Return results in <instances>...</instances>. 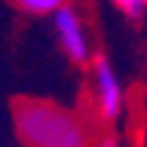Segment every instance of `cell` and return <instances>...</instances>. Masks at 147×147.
Instances as JSON below:
<instances>
[{
    "label": "cell",
    "mask_w": 147,
    "mask_h": 147,
    "mask_svg": "<svg viewBox=\"0 0 147 147\" xmlns=\"http://www.w3.org/2000/svg\"><path fill=\"white\" fill-rule=\"evenodd\" d=\"M12 123L25 147H92V132L74 110L43 98L16 101Z\"/></svg>",
    "instance_id": "6da1fadb"
},
{
    "label": "cell",
    "mask_w": 147,
    "mask_h": 147,
    "mask_svg": "<svg viewBox=\"0 0 147 147\" xmlns=\"http://www.w3.org/2000/svg\"><path fill=\"white\" fill-rule=\"evenodd\" d=\"M92 147H123V144H119L113 135H104V138H98V141H95Z\"/></svg>",
    "instance_id": "8992f818"
},
{
    "label": "cell",
    "mask_w": 147,
    "mask_h": 147,
    "mask_svg": "<svg viewBox=\"0 0 147 147\" xmlns=\"http://www.w3.org/2000/svg\"><path fill=\"white\" fill-rule=\"evenodd\" d=\"M119 16H126L129 22H141L147 16V0H110Z\"/></svg>",
    "instance_id": "5b68a950"
},
{
    "label": "cell",
    "mask_w": 147,
    "mask_h": 147,
    "mask_svg": "<svg viewBox=\"0 0 147 147\" xmlns=\"http://www.w3.org/2000/svg\"><path fill=\"white\" fill-rule=\"evenodd\" d=\"M18 9H25L31 16H52L58 6H64L67 0H12Z\"/></svg>",
    "instance_id": "277c9868"
},
{
    "label": "cell",
    "mask_w": 147,
    "mask_h": 147,
    "mask_svg": "<svg viewBox=\"0 0 147 147\" xmlns=\"http://www.w3.org/2000/svg\"><path fill=\"white\" fill-rule=\"evenodd\" d=\"M52 34L61 46V52L71 58L74 64H92V37H89V25L83 12L74 3H64L52 12Z\"/></svg>",
    "instance_id": "3957f363"
},
{
    "label": "cell",
    "mask_w": 147,
    "mask_h": 147,
    "mask_svg": "<svg viewBox=\"0 0 147 147\" xmlns=\"http://www.w3.org/2000/svg\"><path fill=\"white\" fill-rule=\"evenodd\" d=\"M89 95L92 107L104 123H117L126 110V89L119 74L113 71V64L107 58H95L89 64Z\"/></svg>",
    "instance_id": "7a4b0ae2"
}]
</instances>
